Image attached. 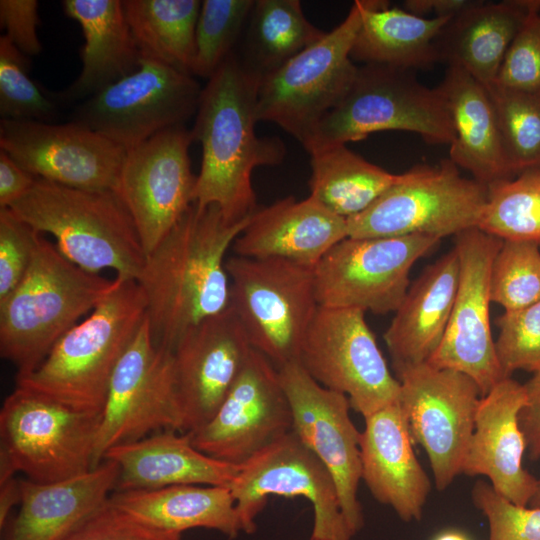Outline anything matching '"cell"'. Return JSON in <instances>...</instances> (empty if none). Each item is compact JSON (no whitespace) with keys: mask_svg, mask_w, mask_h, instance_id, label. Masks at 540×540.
Instances as JSON below:
<instances>
[{"mask_svg":"<svg viewBox=\"0 0 540 540\" xmlns=\"http://www.w3.org/2000/svg\"><path fill=\"white\" fill-rule=\"evenodd\" d=\"M250 217L231 222L218 206L193 202L146 255L136 281L156 347L172 351L187 331L229 307L226 253Z\"/></svg>","mask_w":540,"mask_h":540,"instance_id":"obj_1","label":"cell"},{"mask_svg":"<svg viewBox=\"0 0 540 540\" xmlns=\"http://www.w3.org/2000/svg\"><path fill=\"white\" fill-rule=\"evenodd\" d=\"M258 82L233 52L202 89L190 130L202 148L193 202L218 206L231 222L243 221L258 209L254 169L279 165L286 155L279 137L256 135Z\"/></svg>","mask_w":540,"mask_h":540,"instance_id":"obj_2","label":"cell"},{"mask_svg":"<svg viewBox=\"0 0 540 540\" xmlns=\"http://www.w3.org/2000/svg\"><path fill=\"white\" fill-rule=\"evenodd\" d=\"M116 283L80 268L39 233L24 278L0 301V354L16 367L17 378L33 372Z\"/></svg>","mask_w":540,"mask_h":540,"instance_id":"obj_3","label":"cell"},{"mask_svg":"<svg viewBox=\"0 0 540 540\" xmlns=\"http://www.w3.org/2000/svg\"><path fill=\"white\" fill-rule=\"evenodd\" d=\"M146 317L136 280L117 278L112 291L53 346L25 387L71 408L101 413L113 372Z\"/></svg>","mask_w":540,"mask_h":540,"instance_id":"obj_4","label":"cell"},{"mask_svg":"<svg viewBox=\"0 0 540 540\" xmlns=\"http://www.w3.org/2000/svg\"><path fill=\"white\" fill-rule=\"evenodd\" d=\"M9 209L40 234L55 239L59 251L80 268L137 280L145 252L133 220L113 191L84 190L36 178Z\"/></svg>","mask_w":540,"mask_h":540,"instance_id":"obj_5","label":"cell"},{"mask_svg":"<svg viewBox=\"0 0 540 540\" xmlns=\"http://www.w3.org/2000/svg\"><path fill=\"white\" fill-rule=\"evenodd\" d=\"M387 130L416 133L430 144L450 145L454 140L439 87L423 85L409 70L363 65L347 94L322 118L303 147L311 154Z\"/></svg>","mask_w":540,"mask_h":540,"instance_id":"obj_6","label":"cell"},{"mask_svg":"<svg viewBox=\"0 0 540 540\" xmlns=\"http://www.w3.org/2000/svg\"><path fill=\"white\" fill-rule=\"evenodd\" d=\"M101 413L80 411L17 386L0 411V482L22 472L52 483L95 468Z\"/></svg>","mask_w":540,"mask_h":540,"instance_id":"obj_7","label":"cell"},{"mask_svg":"<svg viewBox=\"0 0 540 540\" xmlns=\"http://www.w3.org/2000/svg\"><path fill=\"white\" fill-rule=\"evenodd\" d=\"M230 304L252 348L278 369L297 361L319 307L314 271L279 258L226 259Z\"/></svg>","mask_w":540,"mask_h":540,"instance_id":"obj_8","label":"cell"},{"mask_svg":"<svg viewBox=\"0 0 540 540\" xmlns=\"http://www.w3.org/2000/svg\"><path fill=\"white\" fill-rule=\"evenodd\" d=\"M362 0L354 1L345 19L258 82L256 116L273 122L302 146L322 118L352 86L358 66L351 58L362 21Z\"/></svg>","mask_w":540,"mask_h":540,"instance_id":"obj_9","label":"cell"},{"mask_svg":"<svg viewBox=\"0 0 540 540\" xmlns=\"http://www.w3.org/2000/svg\"><path fill=\"white\" fill-rule=\"evenodd\" d=\"M487 186L463 177L450 160L417 165L362 213L347 219L349 237L456 236L477 228Z\"/></svg>","mask_w":540,"mask_h":540,"instance_id":"obj_10","label":"cell"},{"mask_svg":"<svg viewBox=\"0 0 540 540\" xmlns=\"http://www.w3.org/2000/svg\"><path fill=\"white\" fill-rule=\"evenodd\" d=\"M296 362L320 385L346 395L364 418L399 401V381L361 310L319 306Z\"/></svg>","mask_w":540,"mask_h":540,"instance_id":"obj_11","label":"cell"},{"mask_svg":"<svg viewBox=\"0 0 540 540\" xmlns=\"http://www.w3.org/2000/svg\"><path fill=\"white\" fill-rule=\"evenodd\" d=\"M202 88L194 77L140 57L138 68L85 99L71 120L129 150L196 114Z\"/></svg>","mask_w":540,"mask_h":540,"instance_id":"obj_12","label":"cell"},{"mask_svg":"<svg viewBox=\"0 0 540 540\" xmlns=\"http://www.w3.org/2000/svg\"><path fill=\"white\" fill-rule=\"evenodd\" d=\"M440 242L427 235L346 237L313 268L319 306L384 315L395 312L413 265Z\"/></svg>","mask_w":540,"mask_h":540,"instance_id":"obj_13","label":"cell"},{"mask_svg":"<svg viewBox=\"0 0 540 540\" xmlns=\"http://www.w3.org/2000/svg\"><path fill=\"white\" fill-rule=\"evenodd\" d=\"M393 369L413 442L424 448L436 488L445 490L461 474L481 391L469 376L452 369L428 363Z\"/></svg>","mask_w":540,"mask_h":540,"instance_id":"obj_14","label":"cell"},{"mask_svg":"<svg viewBox=\"0 0 540 540\" xmlns=\"http://www.w3.org/2000/svg\"><path fill=\"white\" fill-rule=\"evenodd\" d=\"M163 430L181 432L173 354L156 347L145 317L113 372L101 412L95 467L110 448Z\"/></svg>","mask_w":540,"mask_h":540,"instance_id":"obj_15","label":"cell"},{"mask_svg":"<svg viewBox=\"0 0 540 540\" xmlns=\"http://www.w3.org/2000/svg\"><path fill=\"white\" fill-rule=\"evenodd\" d=\"M236 504L242 531L256 530V517L269 496L304 497L313 506L310 540H351L332 475L293 431L243 463L227 486Z\"/></svg>","mask_w":540,"mask_h":540,"instance_id":"obj_16","label":"cell"},{"mask_svg":"<svg viewBox=\"0 0 540 540\" xmlns=\"http://www.w3.org/2000/svg\"><path fill=\"white\" fill-rule=\"evenodd\" d=\"M503 241L478 228L455 236L460 274L444 337L428 364L469 376L482 396L506 378L500 366L490 324V281Z\"/></svg>","mask_w":540,"mask_h":540,"instance_id":"obj_17","label":"cell"},{"mask_svg":"<svg viewBox=\"0 0 540 540\" xmlns=\"http://www.w3.org/2000/svg\"><path fill=\"white\" fill-rule=\"evenodd\" d=\"M192 141L191 131L180 125L127 150L116 194L133 220L145 255L193 203Z\"/></svg>","mask_w":540,"mask_h":540,"instance_id":"obj_18","label":"cell"},{"mask_svg":"<svg viewBox=\"0 0 540 540\" xmlns=\"http://www.w3.org/2000/svg\"><path fill=\"white\" fill-rule=\"evenodd\" d=\"M0 149L36 178L116 193L127 150L76 122L0 120Z\"/></svg>","mask_w":540,"mask_h":540,"instance_id":"obj_19","label":"cell"},{"mask_svg":"<svg viewBox=\"0 0 540 540\" xmlns=\"http://www.w3.org/2000/svg\"><path fill=\"white\" fill-rule=\"evenodd\" d=\"M292 412V431L332 475L342 514L355 535L364 525L358 487L361 432L351 420L346 395L325 388L293 361L278 368Z\"/></svg>","mask_w":540,"mask_h":540,"instance_id":"obj_20","label":"cell"},{"mask_svg":"<svg viewBox=\"0 0 540 540\" xmlns=\"http://www.w3.org/2000/svg\"><path fill=\"white\" fill-rule=\"evenodd\" d=\"M290 431L292 412L278 369L253 349L213 417L189 435L204 454L241 466Z\"/></svg>","mask_w":540,"mask_h":540,"instance_id":"obj_21","label":"cell"},{"mask_svg":"<svg viewBox=\"0 0 540 540\" xmlns=\"http://www.w3.org/2000/svg\"><path fill=\"white\" fill-rule=\"evenodd\" d=\"M252 350L230 306L181 337L172 350L181 433L198 430L210 421Z\"/></svg>","mask_w":540,"mask_h":540,"instance_id":"obj_22","label":"cell"},{"mask_svg":"<svg viewBox=\"0 0 540 540\" xmlns=\"http://www.w3.org/2000/svg\"><path fill=\"white\" fill-rule=\"evenodd\" d=\"M525 403L523 384L512 377L481 397L461 470L467 476L487 477L498 494L520 506L529 505L537 485V478L523 467L526 441L519 413Z\"/></svg>","mask_w":540,"mask_h":540,"instance_id":"obj_23","label":"cell"},{"mask_svg":"<svg viewBox=\"0 0 540 540\" xmlns=\"http://www.w3.org/2000/svg\"><path fill=\"white\" fill-rule=\"evenodd\" d=\"M361 479L372 496L405 521H419L431 491L430 479L413 449L399 401L364 418Z\"/></svg>","mask_w":540,"mask_h":540,"instance_id":"obj_24","label":"cell"},{"mask_svg":"<svg viewBox=\"0 0 540 540\" xmlns=\"http://www.w3.org/2000/svg\"><path fill=\"white\" fill-rule=\"evenodd\" d=\"M346 237L347 219L311 195L301 201L288 196L258 208L231 248L240 257L279 258L314 268Z\"/></svg>","mask_w":540,"mask_h":540,"instance_id":"obj_25","label":"cell"},{"mask_svg":"<svg viewBox=\"0 0 540 540\" xmlns=\"http://www.w3.org/2000/svg\"><path fill=\"white\" fill-rule=\"evenodd\" d=\"M118 465L103 460L90 471L52 483L20 479L17 512L1 529L2 540H63L115 491Z\"/></svg>","mask_w":540,"mask_h":540,"instance_id":"obj_26","label":"cell"},{"mask_svg":"<svg viewBox=\"0 0 540 540\" xmlns=\"http://www.w3.org/2000/svg\"><path fill=\"white\" fill-rule=\"evenodd\" d=\"M163 430L110 448L103 460L118 465L114 492L155 490L172 485L228 486L240 466L199 451L189 433Z\"/></svg>","mask_w":540,"mask_h":540,"instance_id":"obj_27","label":"cell"},{"mask_svg":"<svg viewBox=\"0 0 540 540\" xmlns=\"http://www.w3.org/2000/svg\"><path fill=\"white\" fill-rule=\"evenodd\" d=\"M459 274L453 248L410 284L384 333L393 367L427 363L436 352L450 319Z\"/></svg>","mask_w":540,"mask_h":540,"instance_id":"obj_28","label":"cell"},{"mask_svg":"<svg viewBox=\"0 0 540 540\" xmlns=\"http://www.w3.org/2000/svg\"><path fill=\"white\" fill-rule=\"evenodd\" d=\"M65 14L81 27L84 44L77 79L58 93L63 102L84 101L134 72L140 52L121 0H63Z\"/></svg>","mask_w":540,"mask_h":540,"instance_id":"obj_29","label":"cell"},{"mask_svg":"<svg viewBox=\"0 0 540 540\" xmlns=\"http://www.w3.org/2000/svg\"><path fill=\"white\" fill-rule=\"evenodd\" d=\"M438 87L454 130L449 159L486 186L513 178L486 87L456 65H448Z\"/></svg>","mask_w":540,"mask_h":540,"instance_id":"obj_30","label":"cell"},{"mask_svg":"<svg viewBox=\"0 0 540 540\" xmlns=\"http://www.w3.org/2000/svg\"><path fill=\"white\" fill-rule=\"evenodd\" d=\"M539 10L538 0L480 1L442 28L435 40L439 61L459 66L484 86L491 85L511 42Z\"/></svg>","mask_w":540,"mask_h":540,"instance_id":"obj_31","label":"cell"},{"mask_svg":"<svg viewBox=\"0 0 540 540\" xmlns=\"http://www.w3.org/2000/svg\"><path fill=\"white\" fill-rule=\"evenodd\" d=\"M109 501L136 519L163 531L182 534L194 528L236 537L242 525L227 486L181 484L155 490L113 492Z\"/></svg>","mask_w":540,"mask_h":540,"instance_id":"obj_32","label":"cell"},{"mask_svg":"<svg viewBox=\"0 0 540 540\" xmlns=\"http://www.w3.org/2000/svg\"><path fill=\"white\" fill-rule=\"evenodd\" d=\"M362 21L351 58L364 65L423 69L439 61L435 40L449 18L420 17L390 8L383 0H362Z\"/></svg>","mask_w":540,"mask_h":540,"instance_id":"obj_33","label":"cell"},{"mask_svg":"<svg viewBox=\"0 0 540 540\" xmlns=\"http://www.w3.org/2000/svg\"><path fill=\"white\" fill-rule=\"evenodd\" d=\"M325 34L306 18L298 0H255L242 52H234L243 68L261 80Z\"/></svg>","mask_w":540,"mask_h":540,"instance_id":"obj_34","label":"cell"},{"mask_svg":"<svg viewBox=\"0 0 540 540\" xmlns=\"http://www.w3.org/2000/svg\"><path fill=\"white\" fill-rule=\"evenodd\" d=\"M310 155V195L345 219L373 204L399 177L367 161L346 145H336Z\"/></svg>","mask_w":540,"mask_h":540,"instance_id":"obj_35","label":"cell"},{"mask_svg":"<svg viewBox=\"0 0 540 540\" xmlns=\"http://www.w3.org/2000/svg\"><path fill=\"white\" fill-rule=\"evenodd\" d=\"M201 3L199 0H124V12L140 57L192 75Z\"/></svg>","mask_w":540,"mask_h":540,"instance_id":"obj_36","label":"cell"},{"mask_svg":"<svg viewBox=\"0 0 540 540\" xmlns=\"http://www.w3.org/2000/svg\"><path fill=\"white\" fill-rule=\"evenodd\" d=\"M477 228L502 241L540 246V168L488 185Z\"/></svg>","mask_w":540,"mask_h":540,"instance_id":"obj_37","label":"cell"},{"mask_svg":"<svg viewBox=\"0 0 540 540\" xmlns=\"http://www.w3.org/2000/svg\"><path fill=\"white\" fill-rule=\"evenodd\" d=\"M513 175L540 168V93L485 86Z\"/></svg>","mask_w":540,"mask_h":540,"instance_id":"obj_38","label":"cell"},{"mask_svg":"<svg viewBox=\"0 0 540 540\" xmlns=\"http://www.w3.org/2000/svg\"><path fill=\"white\" fill-rule=\"evenodd\" d=\"M255 0H204L195 33L192 75L209 80L236 50Z\"/></svg>","mask_w":540,"mask_h":540,"instance_id":"obj_39","label":"cell"},{"mask_svg":"<svg viewBox=\"0 0 540 540\" xmlns=\"http://www.w3.org/2000/svg\"><path fill=\"white\" fill-rule=\"evenodd\" d=\"M540 246L503 241L492 265L490 296L504 311L540 301Z\"/></svg>","mask_w":540,"mask_h":540,"instance_id":"obj_40","label":"cell"},{"mask_svg":"<svg viewBox=\"0 0 540 540\" xmlns=\"http://www.w3.org/2000/svg\"><path fill=\"white\" fill-rule=\"evenodd\" d=\"M26 57L5 35H1V119L52 123L57 116V106L28 76Z\"/></svg>","mask_w":540,"mask_h":540,"instance_id":"obj_41","label":"cell"},{"mask_svg":"<svg viewBox=\"0 0 540 540\" xmlns=\"http://www.w3.org/2000/svg\"><path fill=\"white\" fill-rule=\"evenodd\" d=\"M496 354L506 377L518 370L540 371V301L504 311L497 319Z\"/></svg>","mask_w":540,"mask_h":540,"instance_id":"obj_42","label":"cell"},{"mask_svg":"<svg viewBox=\"0 0 540 540\" xmlns=\"http://www.w3.org/2000/svg\"><path fill=\"white\" fill-rule=\"evenodd\" d=\"M471 498L488 521V540H540V507L516 505L483 480L474 484Z\"/></svg>","mask_w":540,"mask_h":540,"instance_id":"obj_43","label":"cell"},{"mask_svg":"<svg viewBox=\"0 0 540 540\" xmlns=\"http://www.w3.org/2000/svg\"><path fill=\"white\" fill-rule=\"evenodd\" d=\"M495 83L501 87L540 93V15L534 13L511 42Z\"/></svg>","mask_w":540,"mask_h":540,"instance_id":"obj_44","label":"cell"},{"mask_svg":"<svg viewBox=\"0 0 540 540\" xmlns=\"http://www.w3.org/2000/svg\"><path fill=\"white\" fill-rule=\"evenodd\" d=\"M39 233L9 208H0V301L24 278L34 255Z\"/></svg>","mask_w":540,"mask_h":540,"instance_id":"obj_45","label":"cell"},{"mask_svg":"<svg viewBox=\"0 0 540 540\" xmlns=\"http://www.w3.org/2000/svg\"><path fill=\"white\" fill-rule=\"evenodd\" d=\"M63 540H181V534L154 528L108 500Z\"/></svg>","mask_w":540,"mask_h":540,"instance_id":"obj_46","label":"cell"},{"mask_svg":"<svg viewBox=\"0 0 540 540\" xmlns=\"http://www.w3.org/2000/svg\"><path fill=\"white\" fill-rule=\"evenodd\" d=\"M38 1L1 0L0 23L5 36L25 56H35L42 46L38 37Z\"/></svg>","mask_w":540,"mask_h":540,"instance_id":"obj_47","label":"cell"},{"mask_svg":"<svg viewBox=\"0 0 540 540\" xmlns=\"http://www.w3.org/2000/svg\"><path fill=\"white\" fill-rule=\"evenodd\" d=\"M526 403L519 413V425L531 460L540 458V371L533 373L524 384Z\"/></svg>","mask_w":540,"mask_h":540,"instance_id":"obj_48","label":"cell"},{"mask_svg":"<svg viewBox=\"0 0 540 540\" xmlns=\"http://www.w3.org/2000/svg\"><path fill=\"white\" fill-rule=\"evenodd\" d=\"M36 177L0 149V208H9L32 187Z\"/></svg>","mask_w":540,"mask_h":540,"instance_id":"obj_49","label":"cell"},{"mask_svg":"<svg viewBox=\"0 0 540 540\" xmlns=\"http://www.w3.org/2000/svg\"><path fill=\"white\" fill-rule=\"evenodd\" d=\"M479 2L477 0H407L404 2V10L420 17L432 14V18L452 19Z\"/></svg>","mask_w":540,"mask_h":540,"instance_id":"obj_50","label":"cell"},{"mask_svg":"<svg viewBox=\"0 0 540 540\" xmlns=\"http://www.w3.org/2000/svg\"><path fill=\"white\" fill-rule=\"evenodd\" d=\"M21 499L20 479L15 476L0 482V529L11 516V510L19 505Z\"/></svg>","mask_w":540,"mask_h":540,"instance_id":"obj_51","label":"cell"},{"mask_svg":"<svg viewBox=\"0 0 540 540\" xmlns=\"http://www.w3.org/2000/svg\"><path fill=\"white\" fill-rule=\"evenodd\" d=\"M435 540H469V538L458 531H446L438 535Z\"/></svg>","mask_w":540,"mask_h":540,"instance_id":"obj_52","label":"cell"},{"mask_svg":"<svg viewBox=\"0 0 540 540\" xmlns=\"http://www.w3.org/2000/svg\"><path fill=\"white\" fill-rule=\"evenodd\" d=\"M528 506L540 507V478H537L536 490Z\"/></svg>","mask_w":540,"mask_h":540,"instance_id":"obj_53","label":"cell"}]
</instances>
